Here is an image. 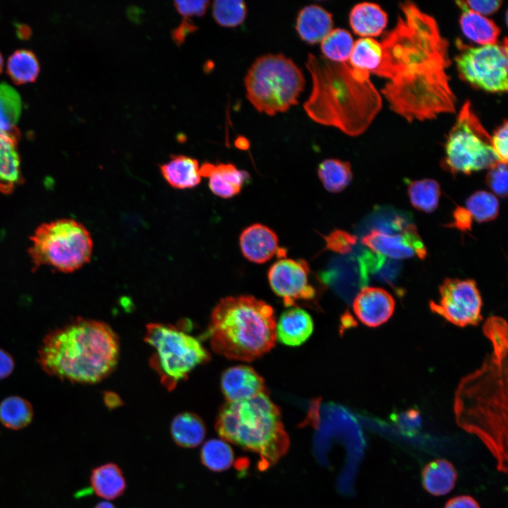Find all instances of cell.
I'll return each mask as SVG.
<instances>
[{
    "label": "cell",
    "mask_w": 508,
    "mask_h": 508,
    "mask_svg": "<svg viewBox=\"0 0 508 508\" xmlns=\"http://www.w3.org/2000/svg\"><path fill=\"white\" fill-rule=\"evenodd\" d=\"M497 162L490 135L466 101L447 138L442 165L453 174H471Z\"/></svg>",
    "instance_id": "obj_9"
},
{
    "label": "cell",
    "mask_w": 508,
    "mask_h": 508,
    "mask_svg": "<svg viewBox=\"0 0 508 508\" xmlns=\"http://www.w3.org/2000/svg\"><path fill=\"white\" fill-rule=\"evenodd\" d=\"M395 307L394 299L386 290L377 287H364L353 302L356 317L365 325L376 327L392 317Z\"/></svg>",
    "instance_id": "obj_14"
},
{
    "label": "cell",
    "mask_w": 508,
    "mask_h": 508,
    "mask_svg": "<svg viewBox=\"0 0 508 508\" xmlns=\"http://www.w3.org/2000/svg\"><path fill=\"white\" fill-rule=\"evenodd\" d=\"M174 6L179 13L184 17L203 16L210 4L209 1H175Z\"/></svg>",
    "instance_id": "obj_41"
},
{
    "label": "cell",
    "mask_w": 508,
    "mask_h": 508,
    "mask_svg": "<svg viewBox=\"0 0 508 508\" xmlns=\"http://www.w3.org/2000/svg\"><path fill=\"white\" fill-rule=\"evenodd\" d=\"M305 64L313 83L303 106L309 118L350 136L363 133L382 103L370 73L312 53Z\"/></svg>",
    "instance_id": "obj_2"
},
{
    "label": "cell",
    "mask_w": 508,
    "mask_h": 508,
    "mask_svg": "<svg viewBox=\"0 0 508 508\" xmlns=\"http://www.w3.org/2000/svg\"><path fill=\"white\" fill-rule=\"evenodd\" d=\"M22 110V101L15 88L5 82L0 83V131L11 132Z\"/></svg>",
    "instance_id": "obj_34"
},
{
    "label": "cell",
    "mask_w": 508,
    "mask_h": 508,
    "mask_svg": "<svg viewBox=\"0 0 508 508\" xmlns=\"http://www.w3.org/2000/svg\"><path fill=\"white\" fill-rule=\"evenodd\" d=\"M391 419L406 435H416L421 427V417L417 409L393 413Z\"/></svg>",
    "instance_id": "obj_38"
},
{
    "label": "cell",
    "mask_w": 508,
    "mask_h": 508,
    "mask_svg": "<svg viewBox=\"0 0 508 508\" xmlns=\"http://www.w3.org/2000/svg\"><path fill=\"white\" fill-rule=\"evenodd\" d=\"M17 139L12 132L0 131V192L8 193L21 179Z\"/></svg>",
    "instance_id": "obj_22"
},
{
    "label": "cell",
    "mask_w": 508,
    "mask_h": 508,
    "mask_svg": "<svg viewBox=\"0 0 508 508\" xmlns=\"http://www.w3.org/2000/svg\"><path fill=\"white\" fill-rule=\"evenodd\" d=\"M440 194L439 183L433 179L412 181L408 188V195L412 205L427 213L437 209Z\"/></svg>",
    "instance_id": "obj_31"
},
{
    "label": "cell",
    "mask_w": 508,
    "mask_h": 508,
    "mask_svg": "<svg viewBox=\"0 0 508 508\" xmlns=\"http://www.w3.org/2000/svg\"><path fill=\"white\" fill-rule=\"evenodd\" d=\"M507 176V164L497 162L489 168L486 183L498 196L505 198L508 191Z\"/></svg>",
    "instance_id": "obj_39"
},
{
    "label": "cell",
    "mask_w": 508,
    "mask_h": 508,
    "mask_svg": "<svg viewBox=\"0 0 508 508\" xmlns=\"http://www.w3.org/2000/svg\"><path fill=\"white\" fill-rule=\"evenodd\" d=\"M323 238L326 248L339 254L350 253L357 241L356 236L341 229H334Z\"/></svg>",
    "instance_id": "obj_37"
},
{
    "label": "cell",
    "mask_w": 508,
    "mask_h": 508,
    "mask_svg": "<svg viewBox=\"0 0 508 508\" xmlns=\"http://www.w3.org/2000/svg\"><path fill=\"white\" fill-rule=\"evenodd\" d=\"M145 340L153 349L150 365L169 390L210 359L209 352L200 340L181 326L149 324Z\"/></svg>",
    "instance_id": "obj_7"
},
{
    "label": "cell",
    "mask_w": 508,
    "mask_h": 508,
    "mask_svg": "<svg viewBox=\"0 0 508 508\" xmlns=\"http://www.w3.org/2000/svg\"><path fill=\"white\" fill-rule=\"evenodd\" d=\"M90 483L95 494L106 500L118 498L126 488L123 471L114 463H107L92 469Z\"/></svg>",
    "instance_id": "obj_24"
},
{
    "label": "cell",
    "mask_w": 508,
    "mask_h": 508,
    "mask_svg": "<svg viewBox=\"0 0 508 508\" xmlns=\"http://www.w3.org/2000/svg\"><path fill=\"white\" fill-rule=\"evenodd\" d=\"M394 28L380 42L382 60L372 73L387 82L381 90L392 111L409 122L456 111L447 70L449 42L435 19L413 2L401 3Z\"/></svg>",
    "instance_id": "obj_1"
},
{
    "label": "cell",
    "mask_w": 508,
    "mask_h": 508,
    "mask_svg": "<svg viewBox=\"0 0 508 508\" xmlns=\"http://www.w3.org/2000/svg\"><path fill=\"white\" fill-rule=\"evenodd\" d=\"M361 241L376 254L394 259H406L415 255L423 259L427 254L416 226L411 224H406L400 233L373 229Z\"/></svg>",
    "instance_id": "obj_13"
},
{
    "label": "cell",
    "mask_w": 508,
    "mask_h": 508,
    "mask_svg": "<svg viewBox=\"0 0 508 508\" xmlns=\"http://www.w3.org/2000/svg\"><path fill=\"white\" fill-rule=\"evenodd\" d=\"M387 14L377 4L362 2L356 4L349 13V25L353 32L362 37L380 35L386 28Z\"/></svg>",
    "instance_id": "obj_20"
},
{
    "label": "cell",
    "mask_w": 508,
    "mask_h": 508,
    "mask_svg": "<svg viewBox=\"0 0 508 508\" xmlns=\"http://www.w3.org/2000/svg\"><path fill=\"white\" fill-rule=\"evenodd\" d=\"M208 335L216 353L229 359L254 360L274 345V310L251 296L226 297L212 313Z\"/></svg>",
    "instance_id": "obj_4"
},
{
    "label": "cell",
    "mask_w": 508,
    "mask_h": 508,
    "mask_svg": "<svg viewBox=\"0 0 508 508\" xmlns=\"http://www.w3.org/2000/svg\"><path fill=\"white\" fill-rule=\"evenodd\" d=\"M464 2L470 10L482 16L497 12L502 4L500 0H473Z\"/></svg>",
    "instance_id": "obj_42"
},
{
    "label": "cell",
    "mask_w": 508,
    "mask_h": 508,
    "mask_svg": "<svg viewBox=\"0 0 508 508\" xmlns=\"http://www.w3.org/2000/svg\"><path fill=\"white\" fill-rule=\"evenodd\" d=\"M466 209L478 222L495 219L499 212V201L491 193L479 190L473 193L466 202Z\"/></svg>",
    "instance_id": "obj_36"
},
{
    "label": "cell",
    "mask_w": 508,
    "mask_h": 508,
    "mask_svg": "<svg viewBox=\"0 0 508 508\" xmlns=\"http://www.w3.org/2000/svg\"><path fill=\"white\" fill-rule=\"evenodd\" d=\"M39 71L38 61L31 51L17 50L8 60L7 72L16 84L35 81Z\"/></svg>",
    "instance_id": "obj_30"
},
{
    "label": "cell",
    "mask_w": 508,
    "mask_h": 508,
    "mask_svg": "<svg viewBox=\"0 0 508 508\" xmlns=\"http://www.w3.org/2000/svg\"><path fill=\"white\" fill-rule=\"evenodd\" d=\"M215 429L224 440L258 454L261 469L277 463L289 447L280 411L267 392L243 401H227L220 409Z\"/></svg>",
    "instance_id": "obj_5"
},
{
    "label": "cell",
    "mask_w": 508,
    "mask_h": 508,
    "mask_svg": "<svg viewBox=\"0 0 508 508\" xmlns=\"http://www.w3.org/2000/svg\"><path fill=\"white\" fill-rule=\"evenodd\" d=\"M445 508H480L478 503L471 496L461 495L450 499Z\"/></svg>",
    "instance_id": "obj_46"
},
{
    "label": "cell",
    "mask_w": 508,
    "mask_h": 508,
    "mask_svg": "<svg viewBox=\"0 0 508 508\" xmlns=\"http://www.w3.org/2000/svg\"><path fill=\"white\" fill-rule=\"evenodd\" d=\"M473 217L466 208L458 206L453 212V221L448 226L461 231L471 229Z\"/></svg>",
    "instance_id": "obj_43"
},
{
    "label": "cell",
    "mask_w": 508,
    "mask_h": 508,
    "mask_svg": "<svg viewBox=\"0 0 508 508\" xmlns=\"http://www.w3.org/2000/svg\"><path fill=\"white\" fill-rule=\"evenodd\" d=\"M159 168L165 181L176 189L192 188L201 181L199 163L190 157L174 155Z\"/></svg>",
    "instance_id": "obj_23"
},
{
    "label": "cell",
    "mask_w": 508,
    "mask_h": 508,
    "mask_svg": "<svg viewBox=\"0 0 508 508\" xmlns=\"http://www.w3.org/2000/svg\"><path fill=\"white\" fill-rule=\"evenodd\" d=\"M318 175L324 188L330 193H339L351 182V164L338 159H326L320 163Z\"/></svg>",
    "instance_id": "obj_27"
},
{
    "label": "cell",
    "mask_w": 508,
    "mask_h": 508,
    "mask_svg": "<svg viewBox=\"0 0 508 508\" xmlns=\"http://www.w3.org/2000/svg\"><path fill=\"white\" fill-rule=\"evenodd\" d=\"M2 67H3V59H2L1 54H0V73L2 71Z\"/></svg>",
    "instance_id": "obj_48"
},
{
    "label": "cell",
    "mask_w": 508,
    "mask_h": 508,
    "mask_svg": "<svg viewBox=\"0 0 508 508\" xmlns=\"http://www.w3.org/2000/svg\"><path fill=\"white\" fill-rule=\"evenodd\" d=\"M201 177L209 179V188L217 196L230 198L238 194L249 174L231 163L213 164L205 162L200 167Z\"/></svg>",
    "instance_id": "obj_17"
},
{
    "label": "cell",
    "mask_w": 508,
    "mask_h": 508,
    "mask_svg": "<svg viewBox=\"0 0 508 508\" xmlns=\"http://www.w3.org/2000/svg\"><path fill=\"white\" fill-rule=\"evenodd\" d=\"M305 84L302 70L283 54L259 56L244 78L247 99L258 111L269 116L297 104Z\"/></svg>",
    "instance_id": "obj_6"
},
{
    "label": "cell",
    "mask_w": 508,
    "mask_h": 508,
    "mask_svg": "<svg viewBox=\"0 0 508 508\" xmlns=\"http://www.w3.org/2000/svg\"><path fill=\"white\" fill-rule=\"evenodd\" d=\"M221 389L229 402L249 399L266 392L263 379L247 365L226 369L221 377Z\"/></svg>",
    "instance_id": "obj_16"
},
{
    "label": "cell",
    "mask_w": 508,
    "mask_h": 508,
    "mask_svg": "<svg viewBox=\"0 0 508 508\" xmlns=\"http://www.w3.org/2000/svg\"><path fill=\"white\" fill-rule=\"evenodd\" d=\"M239 246L243 255L249 261L262 264L274 255L285 258L279 246L276 233L266 225L257 223L244 229L239 236Z\"/></svg>",
    "instance_id": "obj_15"
},
{
    "label": "cell",
    "mask_w": 508,
    "mask_h": 508,
    "mask_svg": "<svg viewBox=\"0 0 508 508\" xmlns=\"http://www.w3.org/2000/svg\"><path fill=\"white\" fill-rule=\"evenodd\" d=\"M198 29L193 22L183 18L181 23L171 33L172 38L177 45H181L186 40L188 34L194 32Z\"/></svg>",
    "instance_id": "obj_44"
},
{
    "label": "cell",
    "mask_w": 508,
    "mask_h": 508,
    "mask_svg": "<svg viewBox=\"0 0 508 508\" xmlns=\"http://www.w3.org/2000/svg\"><path fill=\"white\" fill-rule=\"evenodd\" d=\"M33 413L31 404L19 396H9L0 403V422L11 430L27 427L32 422Z\"/></svg>",
    "instance_id": "obj_28"
},
{
    "label": "cell",
    "mask_w": 508,
    "mask_h": 508,
    "mask_svg": "<svg viewBox=\"0 0 508 508\" xmlns=\"http://www.w3.org/2000/svg\"><path fill=\"white\" fill-rule=\"evenodd\" d=\"M507 40L476 47H464L454 60L460 77L468 83L489 92L508 89Z\"/></svg>",
    "instance_id": "obj_10"
},
{
    "label": "cell",
    "mask_w": 508,
    "mask_h": 508,
    "mask_svg": "<svg viewBox=\"0 0 508 508\" xmlns=\"http://www.w3.org/2000/svg\"><path fill=\"white\" fill-rule=\"evenodd\" d=\"M94 508H116L114 504L107 502H101L98 503Z\"/></svg>",
    "instance_id": "obj_47"
},
{
    "label": "cell",
    "mask_w": 508,
    "mask_h": 508,
    "mask_svg": "<svg viewBox=\"0 0 508 508\" xmlns=\"http://www.w3.org/2000/svg\"><path fill=\"white\" fill-rule=\"evenodd\" d=\"M382 55L380 42L371 37H361L354 42L348 62L354 68L372 73L378 68Z\"/></svg>",
    "instance_id": "obj_29"
},
{
    "label": "cell",
    "mask_w": 508,
    "mask_h": 508,
    "mask_svg": "<svg viewBox=\"0 0 508 508\" xmlns=\"http://www.w3.org/2000/svg\"><path fill=\"white\" fill-rule=\"evenodd\" d=\"M456 3L462 11L459 25L464 35L478 44H495L500 35V28L492 20L470 10L464 1Z\"/></svg>",
    "instance_id": "obj_21"
},
{
    "label": "cell",
    "mask_w": 508,
    "mask_h": 508,
    "mask_svg": "<svg viewBox=\"0 0 508 508\" xmlns=\"http://www.w3.org/2000/svg\"><path fill=\"white\" fill-rule=\"evenodd\" d=\"M171 434L175 443L181 447L194 448L200 445L206 435L202 418L191 412L176 415L171 424Z\"/></svg>",
    "instance_id": "obj_26"
},
{
    "label": "cell",
    "mask_w": 508,
    "mask_h": 508,
    "mask_svg": "<svg viewBox=\"0 0 508 508\" xmlns=\"http://www.w3.org/2000/svg\"><path fill=\"white\" fill-rule=\"evenodd\" d=\"M234 459L230 445L223 440L211 439L205 442L200 450L202 464L214 472L227 470Z\"/></svg>",
    "instance_id": "obj_32"
},
{
    "label": "cell",
    "mask_w": 508,
    "mask_h": 508,
    "mask_svg": "<svg viewBox=\"0 0 508 508\" xmlns=\"http://www.w3.org/2000/svg\"><path fill=\"white\" fill-rule=\"evenodd\" d=\"M212 15L219 25L234 28L245 20L247 7L241 0H217L213 2Z\"/></svg>",
    "instance_id": "obj_35"
},
{
    "label": "cell",
    "mask_w": 508,
    "mask_h": 508,
    "mask_svg": "<svg viewBox=\"0 0 508 508\" xmlns=\"http://www.w3.org/2000/svg\"><path fill=\"white\" fill-rule=\"evenodd\" d=\"M15 368V362L11 355L0 348V380L8 377Z\"/></svg>",
    "instance_id": "obj_45"
},
{
    "label": "cell",
    "mask_w": 508,
    "mask_h": 508,
    "mask_svg": "<svg viewBox=\"0 0 508 508\" xmlns=\"http://www.w3.org/2000/svg\"><path fill=\"white\" fill-rule=\"evenodd\" d=\"M313 321L305 310L294 306L284 311L276 325V336L283 344L296 346L311 335Z\"/></svg>",
    "instance_id": "obj_18"
},
{
    "label": "cell",
    "mask_w": 508,
    "mask_h": 508,
    "mask_svg": "<svg viewBox=\"0 0 508 508\" xmlns=\"http://www.w3.org/2000/svg\"><path fill=\"white\" fill-rule=\"evenodd\" d=\"M309 274L305 260L282 258L269 268L267 279L272 290L283 299L284 305L294 307L298 301L316 298L317 291L310 282Z\"/></svg>",
    "instance_id": "obj_12"
},
{
    "label": "cell",
    "mask_w": 508,
    "mask_h": 508,
    "mask_svg": "<svg viewBox=\"0 0 508 508\" xmlns=\"http://www.w3.org/2000/svg\"><path fill=\"white\" fill-rule=\"evenodd\" d=\"M482 306L476 283L469 279H446L440 287L439 301L430 303L433 312L459 327L478 324Z\"/></svg>",
    "instance_id": "obj_11"
},
{
    "label": "cell",
    "mask_w": 508,
    "mask_h": 508,
    "mask_svg": "<svg viewBox=\"0 0 508 508\" xmlns=\"http://www.w3.org/2000/svg\"><path fill=\"white\" fill-rule=\"evenodd\" d=\"M92 250V238L83 224L61 219L36 229L29 253L35 266H49L68 273L89 262Z\"/></svg>",
    "instance_id": "obj_8"
},
{
    "label": "cell",
    "mask_w": 508,
    "mask_h": 508,
    "mask_svg": "<svg viewBox=\"0 0 508 508\" xmlns=\"http://www.w3.org/2000/svg\"><path fill=\"white\" fill-rule=\"evenodd\" d=\"M119 350V338L110 326L101 321L77 318L45 336L37 362L52 377L93 384L113 371Z\"/></svg>",
    "instance_id": "obj_3"
},
{
    "label": "cell",
    "mask_w": 508,
    "mask_h": 508,
    "mask_svg": "<svg viewBox=\"0 0 508 508\" xmlns=\"http://www.w3.org/2000/svg\"><path fill=\"white\" fill-rule=\"evenodd\" d=\"M353 44V37L348 30L333 29L321 42L322 56L334 62H348Z\"/></svg>",
    "instance_id": "obj_33"
},
{
    "label": "cell",
    "mask_w": 508,
    "mask_h": 508,
    "mask_svg": "<svg viewBox=\"0 0 508 508\" xmlns=\"http://www.w3.org/2000/svg\"><path fill=\"white\" fill-rule=\"evenodd\" d=\"M424 489L435 496L445 495L454 487L457 473L452 463L438 459L428 463L422 471Z\"/></svg>",
    "instance_id": "obj_25"
},
{
    "label": "cell",
    "mask_w": 508,
    "mask_h": 508,
    "mask_svg": "<svg viewBox=\"0 0 508 508\" xmlns=\"http://www.w3.org/2000/svg\"><path fill=\"white\" fill-rule=\"evenodd\" d=\"M332 15L324 8L313 4L303 7L298 13L296 30L305 42H321L333 30Z\"/></svg>",
    "instance_id": "obj_19"
},
{
    "label": "cell",
    "mask_w": 508,
    "mask_h": 508,
    "mask_svg": "<svg viewBox=\"0 0 508 508\" xmlns=\"http://www.w3.org/2000/svg\"><path fill=\"white\" fill-rule=\"evenodd\" d=\"M508 123L504 120L502 125L495 131L491 136L492 147L497 157L499 162L507 164L508 151H507V137H508Z\"/></svg>",
    "instance_id": "obj_40"
}]
</instances>
